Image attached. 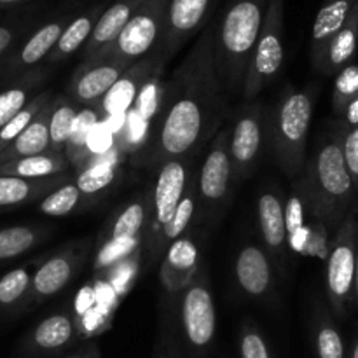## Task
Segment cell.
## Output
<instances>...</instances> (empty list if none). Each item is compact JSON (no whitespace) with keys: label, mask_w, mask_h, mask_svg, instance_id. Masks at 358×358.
<instances>
[{"label":"cell","mask_w":358,"mask_h":358,"mask_svg":"<svg viewBox=\"0 0 358 358\" xmlns=\"http://www.w3.org/2000/svg\"><path fill=\"white\" fill-rule=\"evenodd\" d=\"M215 24H208L191 51L164 83L159 112L145 143V163L159 168L171 159L196 157L220 131L226 93L220 84L213 48Z\"/></svg>","instance_id":"obj_1"},{"label":"cell","mask_w":358,"mask_h":358,"mask_svg":"<svg viewBox=\"0 0 358 358\" xmlns=\"http://www.w3.org/2000/svg\"><path fill=\"white\" fill-rule=\"evenodd\" d=\"M269 0H229L215 24V65L226 98L241 94Z\"/></svg>","instance_id":"obj_2"},{"label":"cell","mask_w":358,"mask_h":358,"mask_svg":"<svg viewBox=\"0 0 358 358\" xmlns=\"http://www.w3.org/2000/svg\"><path fill=\"white\" fill-rule=\"evenodd\" d=\"M313 201L315 212L336 234L355 206V185L343 152V129L325 136L299 178Z\"/></svg>","instance_id":"obj_3"},{"label":"cell","mask_w":358,"mask_h":358,"mask_svg":"<svg viewBox=\"0 0 358 358\" xmlns=\"http://www.w3.org/2000/svg\"><path fill=\"white\" fill-rule=\"evenodd\" d=\"M315 94L287 84L269 112L268 135L280 170L299 178L306 163V140L313 115Z\"/></svg>","instance_id":"obj_4"},{"label":"cell","mask_w":358,"mask_h":358,"mask_svg":"<svg viewBox=\"0 0 358 358\" xmlns=\"http://www.w3.org/2000/svg\"><path fill=\"white\" fill-rule=\"evenodd\" d=\"M194 157L185 159H171L157 168L156 184L150 194L149 222H147L145 234H143V261L149 268L161 264V240L164 229L173 219L177 206L187 189L189 180L196 168L192 166Z\"/></svg>","instance_id":"obj_5"},{"label":"cell","mask_w":358,"mask_h":358,"mask_svg":"<svg viewBox=\"0 0 358 358\" xmlns=\"http://www.w3.org/2000/svg\"><path fill=\"white\" fill-rule=\"evenodd\" d=\"M357 233L358 210L348 213L339 229L332 236L325 259V285L327 299L336 317L345 318L350 304L353 303V287H355L357 266Z\"/></svg>","instance_id":"obj_6"},{"label":"cell","mask_w":358,"mask_h":358,"mask_svg":"<svg viewBox=\"0 0 358 358\" xmlns=\"http://www.w3.org/2000/svg\"><path fill=\"white\" fill-rule=\"evenodd\" d=\"M166 10L168 0H145L121 35L98 55L131 66L150 52L159 51L166 28Z\"/></svg>","instance_id":"obj_7"},{"label":"cell","mask_w":358,"mask_h":358,"mask_svg":"<svg viewBox=\"0 0 358 358\" xmlns=\"http://www.w3.org/2000/svg\"><path fill=\"white\" fill-rule=\"evenodd\" d=\"M283 0H269L264 24L245 77L241 96L245 101L257 100L259 94L275 80L283 66L285 49H283Z\"/></svg>","instance_id":"obj_8"},{"label":"cell","mask_w":358,"mask_h":358,"mask_svg":"<svg viewBox=\"0 0 358 358\" xmlns=\"http://www.w3.org/2000/svg\"><path fill=\"white\" fill-rule=\"evenodd\" d=\"M268 121L269 112L259 98L238 108L229 126V154L236 180L252 177L259 168L266 140H269Z\"/></svg>","instance_id":"obj_9"},{"label":"cell","mask_w":358,"mask_h":358,"mask_svg":"<svg viewBox=\"0 0 358 358\" xmlns=\"http://www.w3.org/2000/svg\"><path fill=\"white\" fill-rule=\"evenodd\" d=\"M234 170L229 154V128H222L210 143L208 154L198 171L199 217H219L231 199Z\"/></svg>","instance_id":"obj_10"},{"label":"cell","mask_w":358,"mask_h":358,"mask_svg":"<svg viewBox=\"0 0 358 358\" xmlns=\"http://www.w3.org/2000/svg\"><path fill=\"white\" fill-rule=\"evenodd\" d=\"M178 296V315L185 341L194 350L210 348L215 339L217 313L205 269H199L194 280Z\"/></svg>","instance_id":"obj_11"},{"label":"cell","mask_w":358,"mask_h":358,"mask_svg":"<svg viewBox=\"0 0 358 358\" xmlns=\"http://www.w3.org/2000/svg\"><path fill=\"white\" fill-rule=\"evenodd\" d=\"M129 66L107 56L83 59L69 84V98L79 107H96Z\"/></svg>","instance_id":"obj_12"},{"label":"cell","mask_w":358,"mask_h":358,"mask_svg":"<svg viewBox=\"0 0 358 358\" xmlns=\"http://www.w3.org/2000/svg\"><path fill=\"white\" fill-rule=\"evenodd\" d=\"M217 0H168L166 28L159 52L168 63L208 21Z\"/></svg>","instance_id":"obj_13"},{"label":"cell","mask_w":358,"mask_h":358,"mask_svg":"<svg viewBox=\"0 0 358 358\" xmlns=\"http://www.w3.org/2000/svg\"><path fill=\"white\" fill-rule=\"evenodd\" d=\"M164 65H166V62L161 56V52L156 51L129 66L122 73L121 79L115 83V86L108 91L107 96L101 100V115H105V117H108V115L110 117H126L138 100L145 84L150 80V77L159 69H164Z\"/></svg>","instance_id":"obj_14"},{"label":"cell","mask_w":358,"mask_h":358,"mask_svg":"<svg viewBox=\"0 0 358 358\" xmlns=\"http://www.w3.org/2000/svg\"><path fill=\"white\" fill-rule=\"evenodd\" d=\"M90 241L73 243L49 257L31 278V301H42L62 292L86 261Z\"/></svg>","instance_id":"obj_15"},{"label":"cell","mask_w":358,"mask_h":358,"mask_svg":"<svg viewBox=\"0 0 358 358\" xmlns=\"http://www.w3.org/2000/svg\"><path fill=\"white\" fill-rule=\"evenodd\" d=\"M257 220L262 243L273 262H285L289 240H287L285 203L280 191L264 189L257 199Z\"/></svg>","instance_id":"obj_16"},{"label":"cell","mask_w":358,"mask_h":358,"mask_svg":"<svg viewBox=\"0 0 358 358\" xmlns=\"http://www.w3.org/2000/svg\"><path fill=\"white\" fill-rule=\"evenodd\" d=\"M234 275L240 289L252 299H266L273 292V261L259 245L247 243L240 248L234 261Z\"/></svg>","instance_id":"obj_17"},{"label":"cell","mask_w":358,"mask_h":358,"mask_svg":"<svg viewBox=\"0 0 358 358\" xmlns=\"http://www.w3.org/2000/svg\"><path fill=\"white\" fill-rule=\"evenodd\" d=\"M199 248L194 238L182 236L168 247L159 264L161 285L168 294H180L199 271Z\"/></svg>","instance_id":"obj_18"},{"label":"cell","mask_w":358,"mask_h":358,"mask_svg":"<svg viewBox=\"0 0 358 358\" xmlns=\"http://www.w3.org/2000/svg\"><path fill=\"white\" fill-rule=\"evenodd\" d=\"M358 0H324L318 9L311 31V63L315 70L320 66L329 42L346 24Z\"/></svg>","instance_id":"obj_19"},{"label":"cell","mask_w":358,"mask_h":358,"mask_svg":"<svg viewBox=\"0 0 358 358\" xmlns=\"http://www.w3.org/2000/svg\"><path fill=\"white\" fill-rule=\"evenodd\" d=\"M145 0H114L107 9L101 13L100 20H98L96 27H94L93 34H91L90 41L84 45L83 56L84 59L93 58L96 56L101 49L110 45L115 38L121 35L126 24L129 23L136 10Z\"/></svg>","instance_id":"obj_20"},{"label":"cell","mask_w":358,"mask_h":358,"mask_svg":"<svg viewBox=\"0 0 358 358\" xmlns=\"http://www.w3.org/2000/svg\"><path fill=\"white\" fill-rule=\"evenodd\" d=\"M124 150L115 143L110 150L98 156L90 157L83 166L77 170L76 185L84 196L101 194L107 191L119 177V164H121V156Z\"/></svg>","instance_id":"obj_21"},{"label":"cell","mask_w":358,"mask_h":358,"mask_svg":"<svg viewBox=\"0 0 358 358\" xmlns=\"http://www.w3.org/2000/svg\"><path fill=\"white\" fill-rule=\"evenodd\" d=\"M55 96L45 103V107L35 115L27 129L0 154V164L21 157L38 156V154L51 152V138H49V117H51Z\"/></svg>","instance_id":"obj_22"},{"label":"cell","mask_w":358,"mask_h":358,"mask_svg":"<svg viewBox=\"0 0 358 358\" xmlns=\"http://www.w3.org/2000/svg\"><path fill=\"white\" fill-rule=\"evenodd\" d=\"M65 180L66 173L37 178V180L0 175V206H17L42 198V196L45 198L49 192L65 184Z\"/></svg>","instance_id":"obj_23"},{"label":"cell","mask_w":358,"mask_h":358,"mask_svg":"<svg viewBox=\"0 0 358 358\" xmlns=\"http://www.w3.org/2000/svg\"><path fill=\"white\" fill-rule=\"evenodd\" d=\"M358 48V2L353 9L352 16L346 21L345 27L332 37L329 42L327 49L324 52L318 72L325 73V76H334V73L341 72L346 65L355 56Z\"/></svg>","instance_id":"obj_24"},{"label":"cell","mask_w":358,"mask_h":358,"mask_svg":"<svg viewBox=\"0 0 358 358\" xmlns=\"http://www.w3.org/2000/svg\"><path fill=\"white\" fill-rule=\"evenodd\" d=\"M105 10L103 3H96L91 9L84 10L83 14L73 17L69 23V27L65 28V31L59 37L58 44L52 49L51 55L48 56L49 63H58L62 59L69 58L73 52L79 51L80 48L84 49V45L90 41L91 34H93L94 27H96L98 20H100L101 13Z\"/></svg>","instance_id":"obj_25"},{"label":"cell","mask_w":358,"mask_h":358,"mask_svg":"<svg viewBox=\"0 0 358 358\" xmlns=\"http://www.w3.org/2000/svg\"><path fill=\"white\" fill-rule=\"evenodd\" d=\"M149 210H150V194H142L138 198L131 199L126 206H122L112 219L108 226L107 236L103 240H135V238H143L145 234L147 222H149Z\"/></svg>","instance_id":"obj_26"},{"label":"cell","mask_w":358,"mask_h":358,"mask_svg":"<svg viewBox=\"0 0 358 358\" xmlns=\"http://www.w3.org/2000/svg\"><path fill=\"white\" fill-rule=\"evenodd\" d=\"M69 168L72 166H70L65 154L45 152L38 154V156L21 157V159H14L9 161V163L0 164V175L37 180V178H48L56 177V175H63L69 171Z\"/></svg>","instance_id":"obj_27"},{"label":"cell","mask_w":358,"mask_h":358,"mask_svg":"<svg viewBox=\"0 0 358 358\" xmlns=\"http://www.w3.org/2000/svg\"><path fill=\"white\" fill-rule=\"evenodd\" d=\"M73 17L70 14L62 17H56V20L49 21V23L42 24L27 42L21 48L20 55H17V66L21 69H27V66L37 65L38 62H42L44 58H48L52 52V49L58 44L59 37L65 31V28L69 27V23Z\"/></svg>","instance_id":"obj_28"},{"label":"cell","mask_w":358,"mask_h":358,"mask_svg":"<svg viewBox=\"0 0 358 358\" xmlns=\"http://www.w3.org/2000/svg\"><path fill=\"white\" fill-rule=\"evenodd\" d=\"M101 119L100 108L96 107H80L77 114L76 122L70 131L69 142L65 147V156L69 159L70 166L79 170L84 163L91 157L90 142L94 129L98 128Z\"/></svg>","instance_id":"obj_29"},{"label":"cell","mask_w":358,"mask_h":358,"mask_svg":"<svg viewBox=\"0 0 358 358\" xmlns=\"http://www.w3.org/2000/svg\"><path fill=\"white\" fill-rule=\"evenodd\" d=\"M198 215H199L198 171H194L191 180H189L184 196H182L180 205L177 206V212H175L173 219H171V222L168 224V227L164 229L163 240H161V255L166 254L168 247H170L173 241L180 240L182 236H185L189 226L192 224V220H196V217Z\"/></svg>","instance_id":"obj_30"},{"label":"cell","mask_w":358,"mask_h":358,"mask_svg":"<svg viewBox=\"0 0 358 358\" xmlns=\"http://www.w3.org/2000/svg\"><path fill=\"white\" fill-rule=\"evenodd\" d=\"M76 334L73 320L69 313H55L51 317L44 318L41 324L35 327L31 339L34 345L41 350H59L69 345Z\"/></svg>","instance_id":"obj_31"},{"label":"cell","mask_w":358,"mask_h":358,"mask_svg":"<svg viewBox=\"0 0 358 358\" xmlns=\"http://www.w3.org/2000/svg\"><path fill=\"white\" fill-rule=\"evenodd\" d=\"M80 107L69 96H55L51 117H49V138H51V152L65 154L70 131L76 122Z\"/></svg>","instance_id":"obj_32"},{"label":"cell","mask_w":358,"mask_h":358,"mask_svg":"<svg viewBox=\"0 0 358 358\" xmlns=\"http://www.w3.org/2000/svg\"><path fill=\"white\" fill-rule=\"evenodd\" d=\"M315 345L318 358H345V345L338 327L324 308H315Z\"/></svg>","instance_id":"obj_33"},{"label":"cell","mask_w":358,"mask_h":358,"mask_svg":"<svg viewBox=\"0 0 358 358\" xmlns=\"http://www.w3.org/2000/svg\"><path fill=\"white\" fill-rule=\"evenodd\" d=\"M138 252H143V238L135 240H103L94 257V271H110L121 262L128 261Z\"/></svg>","instance_id":"obj_34"},{"label":"cell","mask_w":358,"mask_h":358,"mask_svg":"<svg viewBox=\"0 0 358 358\" xmlns=\"http://www.w3.org/2000/svg\"><path fill=\"white\" fill-rule=\"evenodd\" d=\"M87 196H84L79 191V187L73 184H63L58 189H55L52 192H49L45 198H42L38 210H41L44 215L49 217H63L69 215V213L76 212L80 206L84 205V199Z\"/></svg>","instance_id":"obj_35"},{"label":"cell","mask_w":358,"mask_h":358,"mask_svg":"<svg viewBox=\"0 0 358 358\" xmlns=\"http://www.w3.org/2000/svg\"><path fill=\"white\" fill-rule=\"evenodd\" d=\"M51 98V91H42V93H38L37 96H34L28 101V105L20 112V114L14 115L13 121H9L2 129H0V154H2L3 150H6L7 147H9L10 143L30 126V122L34 121L35 115L45 107V103H48Z\"/></svg>","instance_id":"obj_36"},{"label":"cell","mask_w":358,"mask_h":358,"mask_svg":"<svg viewBox=\"0 0 358 358\" xmlns=\"http://www.w3.org/2000/svg\"><path fill=\"white\" fill-rule=\"evenodd\" d=\"M41 231L28 226H14L0 231V261L24 254L41 241Z\"/></svg>","instance_id":"obj_37"},{"label":"cell","mask_w":358,"mask_h":358,"mask_svg":"<svg viewBox=\"0 0 358 358\" xmlns=\"http://www.w3.org/2000/svg\"><path fill=\"white\" fill-rule=\"evenodd\" d=\"M358 96V65L350 63L341 72L336 73L334 91H332V107L338 115H343L350 101Z\"/></svg>","instance_id":"obj_38"},{"label":"cell","mask_w":358,"mask_h":358,"mask_svg":"<svg viewBox=\"0 0 358 358\" xmlns=\"http://www.w3.org/2000/svg\"><path fill=\"white\" fill-rule=\"evenodd\" d=\"M31 278L27 268H17L0 278V308H9L27 296L31 289Z\"/></svg>","instance_id":"obj_39"},{"label":"cell","mask_w":358,"mask_h":358,"mask_svg":"<svg viewBox=\"0 0 358 358\" xmlns=\"http://www.w3.org/2000/svg\"><path fill=\"white\" fill-rule=\"evenodd\" d=\"M30 86H14L0 93V129L13 121L30 101Z\"/></svg>","instance_id":"obj_40"},{"label":"cell","mask_w":358,"mask_h":358,"mask_svg":"<svg viewBox=\"0 0 358 358\" xmlns=\"http://www.w3.org/2000/svg\"><path fill=\"white\" fill-rule=\"evenodd\" d=\"M241 358H271L264 336L250 324L245 322L240 336Z\"/></svg>","instance_id":"obj_41"},{"label":"cell","mask_w":358,"mask_h":358,"mask_svg":"<svg viewBox=\"0 0 358 358\" xmlns=\"http://www.w3.org/2000/svg\"><path fill=\"white\" fill-rule=\"evenodd\" d=\"M343 152H345L346 166H348L358 194V126H353V128L343 126Z\"/></svg>","instance_id":"obj_42"},{"label":"cell","mask_w":358,"mask_h":358,"mask_svg":"<svg viewBox=\"0 0 358 358\" xmlns=\"http://www.w3.org/2000/svg\"><path fill=\"white\" fill-rule=\"evenodd\" d=\"M345 119L346 128H353V126H358V96L355 100L350 101V105L346 107V110L343 112L341 115Z\"/></svg>","instance_id":"obj_43"},{"label":"cell","mask_w":358,"mask_h":358,"mask_svg":"<svg viewBox=\"0 0 358 358\" xmlns=\"http://www.w3.org/2000/svg\"><path fill=\"white\" fill-rule=\"evenodd\" d=\"M13 41H14L13 31L6 27H0V56L9 49V45L13 44Z\"/></svg>","instance_id":"obj_44"},{"label":"cell","mask_w":358,"mask_h":358,"mask_svg":"<svg viewBox=\"0 0 358 358\" xmlns=\"http://www.w3.org/2000/svg\"><path fill=\"white\" fill-rule=\"evenodd\" d=\"M353 304L358 310V233H357V266H355V287H353Z\"/></svg>","instance_id":"obj_45"},{"label":"cell","mask_w":358,"mask_h":358,"mask_svg":"<svg viewBox=\"0 0 358 358\" xmlns=\"http://www.w3.org/2000/svg\"><path fill=\"white\" fill-rule=\"evenodd\" d=\"M23 0H0V6H13V3H20Z\"/></svg>","instance_id":"obj_46"},{"label":"cell","mask_w":358,"mask_h":358,"mask_svg":"<svg viewBox=\"0 0 358 358\" xmlns=\"http://www.w3.org/2000/svg\"><path fill=\"white\" fill-rule=\"evenodd\" d=\"M352 358H358V343L355 345V348H353V355Z\"/></svg>","instance_id":"obj_47"}]
</instances>
